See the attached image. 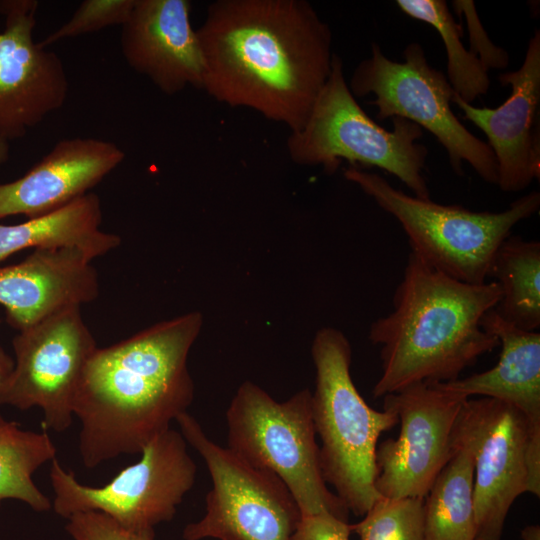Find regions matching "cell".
<instances>
[{
  "label": "cell",
  "mask_w": 540,
  "mask_h": 540,
  "mask_svg": "<svg viewBox=\"0 0 540 540\" xmlns=\"http://www.w3.org/2000/svg\"><path fill=\"white\" fill-rule=\"evenodd\" d=\"M344 177L392 215L408 237L411 253L455 280L487 282L494 256L516 224L540 207L538 191L518 198L500 212L471 211L410 196L377 173L348 167Z\"/></svg>",
  "instance_id": "cell-5"
},
{
  "label": "cell",
  "mask_w": 540,
  "mask_h": 540,
  "mask_svg": "<svg viewBox=\"0 0 540 540\" xmlns=\"http://www.w3.org/2000/svg\"><path fill=\"white\" fill-rule=\"evenodd\" d=\"M38 1L0 0V138L23 137L66 102L61 58L33 40Z\"/></svg>",
  "instance_id": "cell-14"
},
{
  "label": "cell",
  "mask_w": 540,
  "mask_h": 540,
  "mask_svg": "<svg viewBox=\"0 0 540 540\" xmlns=\"http://www.w3.org/2000/svg\"><path fill=\"white\" fill-rule=\"evenodd\" d=\"M190 14L188 0H136L121 26L125 61L167 95L202 89L203 58Z\"/></svg>",
  "instance_id": "cell-16"
},
{
  "label": "cell",
  "mask_w": 540,
  "mask_h": 540,
  "mask_svg": "<svg viewBox=\"0 0 540 540\" xmlns=\"http://www.w3.org/2000/svg\"><path fill=\"white\" fill-rule=\"evenodd\" d=\"M500 299L498 284H469L428 266L410 252L390 313L375 320L369 340L380 346L381 374L373 396L418 383H443L499 342L481 320Z\"/></svg>",
  "instance_id": "cell-3"
},
{
  "label": "cell",
  "mask_w": 540,
  "mask_h": 540,
  "mask_svg": "<svg viewBox=\"0 0 540 540\" xmlns=\"http://www.w3.org/2000/svg\"><path fill=\"white\" fill-rule=\"evenodd\" d=\"M383 398L400 432L376 449V491L387 499L425 498L453 453V427L468 398L442 383L414 384Z\"/></svg>",
  "instance_id": "cell-13"
},
{
  "label": "cell",
  "mask_w": 540,
  "mask_h": 540,
  "mask_svg": "<svg viewBox=\"0 0 540 540\" xmlns=\"http://www.w3.org/2000/svg\"><path fill=\"white\" fill-rule=\"evenodd\" d=\"M124 159L123 150L107 140L62 139L22 177L0 183V219L56 211L88 193Z\"/></svg>",
  "instance_id": "cell-18"
},
{
  "label": "cell",
  "mask_w": 540,
  "mask_h": 540,
  "mask_svg": "<svg viewBox=\"0 0 540 540\" xmlns=\"http://www.w3.org/2000/svg\"><path fill=\"white\" fill-rule=\"evenodd\" d=\"M351 524L331 513L301 515L290 540H350Z\"/></svg>",
  "instance_id": "cell-29"
},
{
  "label": "cell",
  "mask_w": 540,
  "mask_h": 540,
  "mask_svg": "<svg viewBox=\"0 0 540 540\" xmlns=\"http://www.w3.org/2000/svg\"><path fill=\"white\" fill-rule=\"evenodd\" d=\"M1 323V319H0ZM14 368V360L0 346V389L9 379Z\"/></svg>",
  "instance_id": "cell-30"
},
{
  "label": "cell",
  "mask_w": 540,
  "mask_h": 540,
  "mask_svg": "<svg viewBox=\"0 0 540 540\" xmlns=\"http://www.w3.org/2000/svg\"><path fill=\"white\" fill-rule=\"evenodd\" d=\"M202 322L199 312H189L95 350L73 406L85 467L141 453L188 412L194 399L188 355Z\"/></svg>",
  "instance_id": "cell-2"
},
{
  "label": "cell",
  "mask_w": 540,
  "mask_h": 540,
  "mask_svg": "<svg viewBox=\"0 0 540 540\" xmlns=\"http://www.w3.org/2000/svg\"><path fill=\"white\" fill-rule=\"evenodd\" d=\"M93 258L78 247L38 248L19 263L0 266V304L21 331L99 296Z\"/></svg>",
  "instance_id": "cell-17"
},
{
  "label": "cell",
  "mask_w": 540,
  "mask_h": 540,
  "mask_svg": "<svg viewBox=\"0 0 540 540\" xmlns=\"http://www.w3.org/2000/svg\"><path fill=\"white\" fill-rule=\"evenodd\" d=\"M79 306L61 310L18 331L12 373L0 389V405L39 407L45 431L64 432L87 363L98 348Z\"/></svg>",
  "instance_id": "cell-11"
},
{
  "label": "cell",
  "mask_w": 540,
  "mask_h": 540,
  "mask_svg": "<svg viewBox=\"0 0 540 540\" xmlns=\"http://www.w3.org/2000/svg\"><path fill=\"white\" fill-rule=\"evenodd\" d=\"M136 0H85L72 17L39 42L46 47L58 41L96 32L108 26H122L128 19Z\"/></svg>",
  "instance_id": "cell-26"
},
{
  "label": "cell",
  "mask_w": 540,
  "mask_h": 540,
  "mask_svg": "<svg viewBox=\"0 0 540 540\" xmlns=\"http://www.w3.org/2000/svg\"><path fill=\"white\" fill-rule=\"evenodd\" d=\"M453 7L466 18L471 44L469 51L476 55L488 70L506 68L509 63L508 54L502 48L495 46L488 38L473 1H453Z\"/></svg>",
  "instance_id": "cell-28"
},
{
  "label": "cell",
  "mask_w": 540,
  "mask_h": 540,
  "mask_svg": "<svg viewBox=\"0 0 540 540\" xmlns=\"http://www.w3.org/2000/svg\"><path fill=\"white\" fill-rule=\"evenodd\" d=\"M202 89L296 132L332 66V33L305 0H217L196 30Z\"/></svg>",
  "instance_id": "cell-1"
},
{
  "label": "cell",
  "mask_w": 540,
  "mask_h": 540,
  "mask_svg": "<svg viewBox=\"0 0 540 540\" xmlns=\"http://www.w3.org/2000/svg\"><path fill=\"white\" fill-rule=\"evenodd\" d=\"M406 15L431 25L439 33L447 54V80L454 92L472 104L487 94L490 87L488 69L481 60L466 50L460 38L463 30L443 0H397Z\"/></svg>",
  "instance_id": "cell-24"
},
{
  "label": "cell",
  "mask_w": 540,
  "mask_h": 540,
  "mask_svg": "<svg viewBox=\"0 0 540 540\" xmlns=\"http://www.w3.org/2000/svg\"><path fill=\"white\" fill-rule=\"evenodd\" d=\"M403 62L386 57L378 44L356 66L349 89L353 96L373 94L377 118L401 117L425 128L445 148L458 175L467 162L487 183L497 185L495 156L489 145L473 135L451 108L454 90L443 72L430 66L423 47L412 42L403 51Z\"/></svg>",
  "instance_id": "cell-9"
},
{
  "label": "cell",
  "mask_w": 540,
  "mask_h": 540,
  "mask_svg": "<svg viewBox=\"0 0 540 540\" xmlns=\"http://www.w3.org/2000/svg\"><path fill=\"white\" fill-rule=\"evenodd\" d=\"M484 330L501 346L497 364L481 373L443 382L466 398L497 399L515 407L525 418L528 432V493L540 494V334L503 320L494 309L482 318Z\"/></svg>",
  "instance_id": "cell-19"
},
{
  "label": "cell",
  "mask_w": 540,
  "mask_h": 540,
  "mask_svg": "<svg viewBox=\"0 0 540 540\" xmlns=\"http://www.w3.org/2000/svg\"><path fill=\"white\" fill-rule=\"evenodd\" d=\"M510 96L496 108H478L455 92L452 103L462 117L487 137L497 163V185L504 192H519L540 178V30L528 42L521 67L499 75Z\"/></svg>",
  "instance_id": "cell-15"
},
{
  "label": "cell",
  "mask_w": 540,
  "mask_h": 540,
  "mask_svg": "<svg viewBox=\"0 0 540 540\" xmlns=\"http://www.w3.org/2000/svg\"><path fill=\"white\" fill-rule=\"evenodd\" d=\"M452 444L474 461L477 540H501L508 512L527 492L528 432L523 415L497 399H466L456 417Z\"/></svg>",
  "instance_id": "cell-12"
},
{
  "label": "cell",
  "mask_w": 540,
  "mask_h": 540,
  "mask_svg": "<svg viewBox=\"0 0 540 540\" xmlns=\"http://www.w3.org/2000/svg\"><path fill=\"white\" fill-rule=\"evenodd\" d=\"M196 473L183 435L169 428L145 446L138 462L103 486L81 484L72 471L52 460V508L66 519L80 512H100L130 532L155 537L154 528L173 519Z\"/></svg>",
  "instance_id": "cell-8"
},
{
  "label": "cell",
  "mask_w": 540,
  "mask_h": 540,
  "mask_svg": "<svg viewBox=\"0 0 540 540\" xmlns=\"http://www.w3.org/2000/svg\"><path fill=\"white\" fill-rule=\"evenodd\" d=\"M311 397L305 388L278 402L257 384L244 381L226 411L227 448L277 476L301 515L327 512L347 521V507L322 475Z\"/></svg>",
  "instance_id": "cell-7"
},
{
  "label": "cell",
  "mask_w": 540,
  "mask_h": 540,
  "mask_svg": "<svg viewBox=\"0 0 540 540\" xmlns=\"http://www.w3.org/2000/svg\"><path fill=\"white\" fill-rule=\"evenodd\" d=\"M9 158V141L0 138V165Z\"/></svg>",
  "instance_id": "cell-32"
},
{
  "label": "cell",
  "mask_w": 540,
  "mask_h": 540,
  "mask_svg": "<svg viewBox=\"0 0 540 540\" xmlns=\"http://www.w3.org/2000/svg\"><path fill=\"white\" fill-rule=\"evenodd\" d=\"M500 289L495 312L525 331L540 327V243L508 236L493 259L490 276Z\"/></svg>",
  "instance_id": "cell-22"
},
{
  "label": "cell",
  "mask_w": 540,
  "mask_h": 540,
  "mask_svg": "<svg viewBox=\"0 0 540 540\" xmlns=\"http://www.w3.org/2000/svg\"><path fill=\"white\" fill-rule=\"evenodd\" d=\"M67 520L65 529L73 540H154L124 529L100 512H80Z\"/></svg>",
  "instance_id": "cell-27"
},
{
  "label": "cell",
  "mask_w": 540,
  "mask_h": 540,
  "mask_svg": "<svg viewBox=\"0 0 540 540\" xmlns=\"http://www.w3.org/2000/svg\"><path fill=\"white\" fill-rule=\"evenodd\" d=\"M522 540H540L539 525H528L521 530Z\"/></svg>",
  "instance_id": "cell-31"
},
{
  "label": "cell",
  "mask_w": 540,
  "mask_h": 540,
  "mask_svg": "<svg viewBox=\"0 0 540 540\" xmlns=\"http://www.w3.org/2000/svg\"><path fill=\"white\" fill-rule=\"evenodd\" d=\"M316 370L311 397L320 466L349 512L364 516L381 496L375 488L377 442L398 423L390 408L370 407L351 375L352 349L343 332L333 327L317 331L311 346Z\"/></svg>",
  "instance_id": "cell-4"
},
{
  "label": "cell",
  "mask_w": 540,
  "mask_h": 540,
  "mask_svg": "<svg viewBox=\"0 0 540 540\" xmlns=\"http://www.w3.org/2000/svg\"><path fill=\"white\" fill-rule=\"evenodd\" d=\"M391 119L393 130H386L365 113L334 53L330 75L303 127L290 132L287 151L295 163L321 166L327 174L336 172L342 160L354 168L377 167L400 179L415 197L429 199L422 174L428 150L417 142L423 130L407 119Z\"/></svg>",
  "instance_id": "cell-6"
},
{
  "label": "cell",
  "mask_w": 540,
  "mask_h": 540,
  "mask_svg": "<svg viewBox=\"0 0 540 540\" xmlns=\"http://www.w3.org/2000/svg\"><path fill=\"white\" fill-rule=\"evenodd\" d=\"M101 201L88 192L62 208L25 222L0 224V263L27 248L78 247L93 259L117 248L118 235L102 231Z\"/></svg>",
  "instance_id": "cell-20"
},
{
  "label": "cell",
  "mask_w": 540,
  "mask_h": 540,
  "mask_svg": "<svg viewBox=\"0 0 540 540\" xmlns=\"http://www.w3.org/2000/svg\"><path fill=\"white\" fill-rule=\"evenodd\" d=\"M452 448L424 498L426 540H477L473 457L461 445L452 444Z\"/></svg>",
  "instance_id": "cell-21"
},
{
  "label": "cell",
  "mask_w": 540,
  "mask_h": 540,
  "mask_svg": "<svg viewBox=\"0 0 540 540\" xmlns=\"http://www.w3.org/2000/svg\"><path fill=\"white\" fill-rule=\"evenodd\" d=\"M56 456L47 431L23 430L0 414V506L3 500L24 502L36 512H46L51 501L33 482V474Z\"/></svg>",
  "instance_id": "cell-23"
},
{
  "label": "cell",
  "mask_w": 540,
  "mask_h": 540,
  "mask_svg": "<svg viewBox=\"0 0 540 540\" xmlns=\"http://www.w3.org/2000/svg\"><path fill=\"white\" fill-rule=\"evenodd\" d=\"M423 505L420 497H381L351 530L360 540H426Z\"/></svg>",
  "instance_id": "cell-25"
},
{
  "label": "cell",
  "mask_w": 540,
  "mask_h": 540,
  "mask_svg": "<svg viewBox=\"0 0 540 540\" xmlns=\"http://www.w3.org/2000/svg\"><path fill=\"white\" fill-rule=\"evenodd\" d=\"M176 422L186 442L204 460L212 481L204 516L187 524L182 538L290 540L301 512L283 482L212 441L188 412Z\"/></svg>",
  "instance_id": "cell-10"
}]
</instances>
